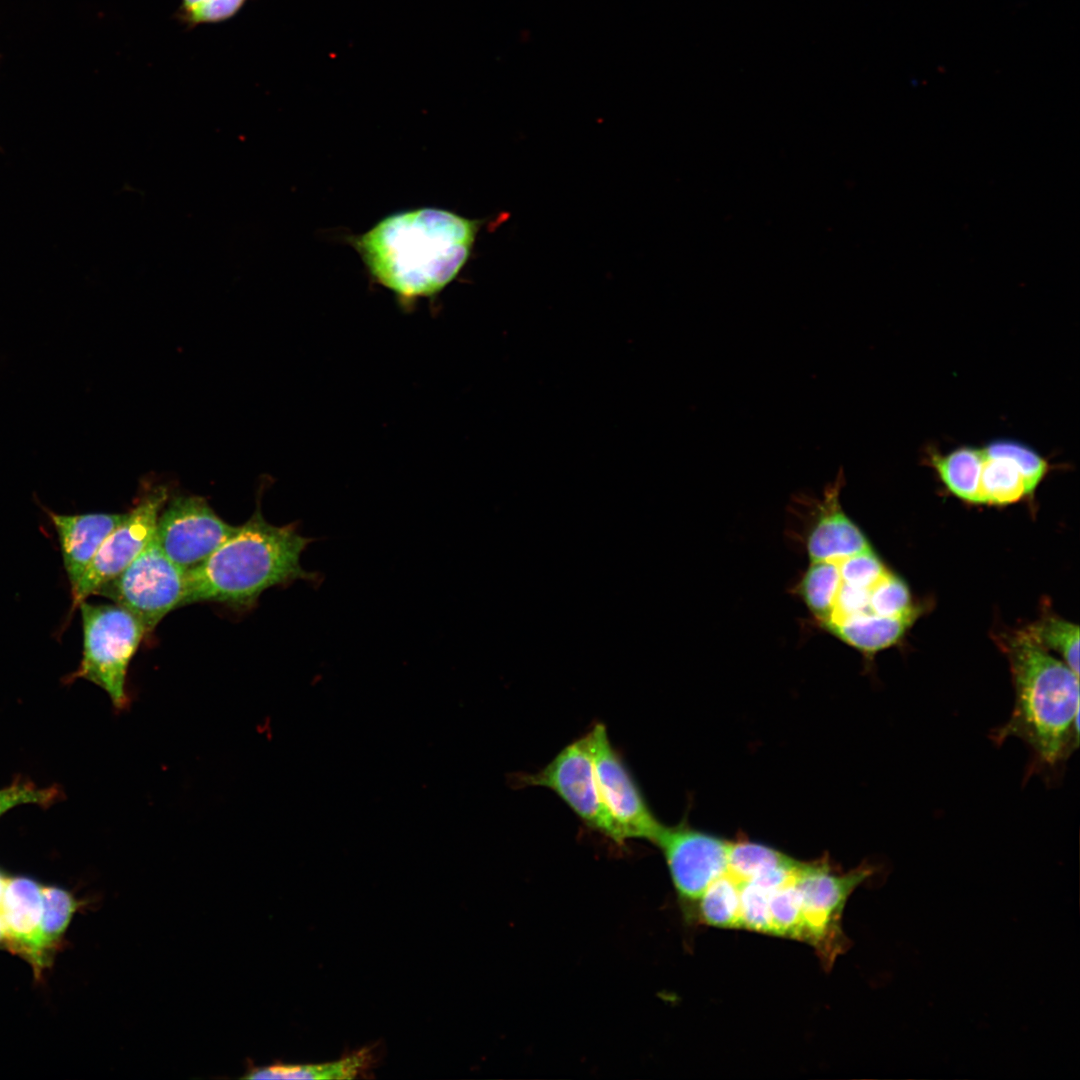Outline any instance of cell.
<instances>
[{
  "label": "cell",
  "instance_id": "cell-1",
  "mask_svg": "<svg viewBox=\"0 0 1080 1080\" xmlns=\"http://www.w3.org/2000/svg\"><path fill=\"white\" fill-rule=\"evenodd\" d=\"M481 221L439 208L398 212L351 238L373 278L404 299L441 291L469 259Z\"/></svg>",
  "mask_w": 1080,
  "mask_h": 1080
},
{
  "label": "cell",
  "instance_id": "cell-2",
  "mask_svg": "<svg viewBox=\"0 0 1080 1080\" xmlns=\"http://www.w3.org/2000/svg\"><path fill=\"white\" fill-rule=\"evenodd\" d=\"M317 540L302 535L296 522L269 523L258 507L231 538L187 570L182 606L217 602L248 607L271 587L298 580L320 586L323 575L300 563L301 554Z\"/></svg>",
  "mask_w": 1080,
  "mask_h": 1080
},
{
  "label": "cell",
  "instance_id": "cell-3",
  "mask_svg": "<svg viewBox=\"0 0 1080 1080\" xmlns=\"http://www.w3.org/2000/svg\"><path fill=\"white\" fill-rule=\"evenodd\" d=\"M1009 661L1015 702L997 742L1023 740L1035 760L1053 767L1066 760L1079 741V676L1038 644L1026 630L1000 640Z\"/></svg>",
  "mask_w": 1080,
  "mask_h": 1080
},
{
  "label": "cell",
  "instance_id": "cell-4",
  "mask_svg": "<svg viewBox=\"0 0 1080 1080\" xmlns=\"http://www.w3.org/2000/svg\"><path fill=\"white\" fill-rule=\"evenodd\" d=\"M83 629V656L69 679H85L106 691L114 708H129L127 690L130 662L146 632L140 621L117 604H95L86 600L78 606Z\"/></svg>",
  "mask_w": 1080,
  "mask_h": 1080
},
{
  "label": "cell",
  "instance_id": "cell-5",
  "mask_svg": "<svg viewBox=\"0 0 1080 1080\" xmlns=\"http://www.w3.org/2000/svg\"><path fill=\"white\" fill-rule=\"evenodd\" d=\"M186 572L162 551L153 536L128 567L94 595L128 610L149 635L168 613L182 607Z\"/></svg>",
  "mask_w": 1080,
  "mask_h": 1080
},
{
  "label": "cell",
  "instance_id": "cell-6",
  "mask_svg": "<svg viewBox=\"0 0 1080 1080\" xmlns=\"http://www.w3.org/2000/svg\"><path fill=\"white\" fill-rule=\"evenodd\" d=\"M874 873L862 865L849 872H836L826 861L799 864L795 882L801 897L805 925L804 941L829 966L845 947L840 921L849 895Z\"/></svg>",
  "mask_w": 1080,
  "mask_h": 1080
},
{
  "label": "cell",
  "instance_id": "cell-7",
  "mask_svg": "<svg viewBox=\"0 0 1080 1080\" xmlns=\"http://www.w3.org/2000/svg\"><path fill=\"white\" fill-rule=\"evenodd\" d=\"M519 783L552 790L587 827L617 845L625 843L600 794L586 734L566 745L544 768L520 776Z\"/></svg>",
  "mask_w": 1080,
  "mask_h": 1080
},
{
  "label": "cell",
  "instance_id": "cell-8",
  "mask_svg": "<svg viewBox=\"0 0 1080 1080\" xmlns=\"http://www.w3.org/2000/svg\"><path fill=\"white\" fill-rule=\"evenodd\" d=\"M168 498L169 490L164 485L143 489L124 520L104 540L77 584L71 588V610L117 577L145 549L154 536L159 513Z\"/></svg>",
  "mask_w": 1080,
  "mask_h": 1080
},
{
  "label": "cell",
  "instance_id": "cell-9",
  "mask_svg": "<svg viewBox=\"0 0 1080 1080\" xmlns=\"http://www.w3.org/2000/svg\"><path fill=\"white\" fill-rule=\"evenodd\" d=\"M239 526H233L198 495H179L159 513L154 539L162 551L184 570L206 560Z\"/></svg>",
  "mask_w": 1080,
  "mask_h": 1080
},
{
  "label": "cell",
  "instance_id": "cell-10",
  "mask_svg": "<svg viewBox=\"0 0 1080 1080\" xmlns=\"http://www.w3.org/2000/svg\"><path fill=\"white\" fill-rule=\"evenodd\" d=\"M602 799L623 839L655 842L663 828L634 780L607 729L595 724L586 733Z\"/></svg>",
  "mask_w": 1080,
  "mask_h": 1080
},
{
  "label": "cell",
  "instance_id": "cell-11",
  "mask_svg": "<svg viewBox=\"0 0 1080 1080\" xmlns=\"http://www.w3.org/2000/svg\"><path fill=\"white\" fill-rule=\"evenodd\" d=\"M662 851L679 896L697 900L726 872L730 842L687 824L663 826L654 842Z\"/></svg>",
  "mask_w": 1080,
  "mask_h": 1080
},
{
  "label": "cell",
  "instance_id": "cell-12",
  "mask_svg": "<svg viewBox=\"0 0 1080 1080\" xmlns=\"http://www.w3.org/2000/svg\"><path fill=\"white\" fill-rule=\"evenodd\" d=\"M981 448L979 504L1006 505L1031 496L1049 464L1036 451L1012 440H996Z\"/></svg>",
  "mask_w": 1080,
  "mask_h": 1080
},
{
  "label": "cell",
  "instance_id": "cell-13",
  "mask_svg": "<svg viewBox=\"0 0 1080 1080\" xmlns=\"http://www.w3.org/2000/svg\"><path fill=\"white\" fill-rule=\"evenodd\" d=\"M42 888L34 880L18 877L6 881L0 917L9 948L30 961L36 972L52 959L44 945L41 920Z\"/></svg>",
  "mask_w": 1080,
  "mask_h": 1080
},
{
  "label": "cell",
  "instance_id": "cell-14",
  "mask_svg": "<svg viewBox=\"0 0 1080 1080\" xmlns=\"http://www.w3.org/2000/svg\"><path fill=\"white\" fill-rule=\"evenodd\" d=\"M48 514L57 533L67 578L73 588L104 540L124 520L126 512Z\"/></svg>",
  "mask_w": 1080,
  "mask_h": 1080
},
{
  "label": "cell",
  "instance_id": "cell-15",
  "mask_svg": "<svg viewBox=\"0 0 1080 1080\" xmlns=\"http://www.w3.org/2000/svg\"><path fill=\"white\" fill-rule=\"evenodd\" d=\"M839 491L837 479L825 492L817 519L808 532L810 562L840 559L871 549L864 533L842 510Z\"/></svg>",
  "mask_w": 1080,
  "mask_h": 1080
},
{
  "label": "cell",
  "instance_id": "cell-16",
  "mask_svg": "<svg viewBox=\"0 0 1080 1080\" xmlns=\"http://www.w3.org/2000/svg\"><path fill=\"white\" fill-rule=\"evenodd\" d=\"M915 617V612L899 617L868 613L845 619L825 630L865 655H873L895 645Z\"/></svg>",
  "mask_w": 1080,
  "mask_h": 1080
},
{
  "label": "cell",
  "instance_id": "cell-17",
  "mask_svg": "<svg viewBox=\"0 0 1080 1080\" xmlns=\"http://www.w3.org/2000/svg\"><path fill=\"white\" fill-rule=\"evenodd\" d=\"M930 466L945 487L958 498L979 504V477L982 463L980 447L963 446L948 453L928 451Z\"/></svg>",
  "mask_w": 1080,
  "mask_h": 1080
},
{
  "label": "cell",
  "instance_id": "cell-18",
  "mask_svg": "<svg viewBox=\"0 0 1080 1080\" xmlns=\"http://www.w3.org/2000/svg\"><path fill=\"white\" fill-rule=\"evenodd\" d=\"M800 862L740 882V928L768 933L769 902L773 891L793 876Z\"/></svg>",
  "mask_w": 1080,
  "mask_h": 1080
},
{
  "label": "cell",
  "instance_id": "cell-19",
  "mask_svg": "<svg viewBox=\"0 0 1080 1080\" xmlns=\"http://www.w3.org/2000/svg\"><path fill=\"white\" fill-rule=\"evenodd\" d=\"M368 1051L361 1050L337 1061L298 1065L274 1064L253 1068L244 1076L247 1079H350L363 1072L369 1062Z\"/></svg>",
  "mask_w": 1080,
  "mask_h": 1080
},
{
  "label": "cell",
  "instance_id": "cell-20",
  "mask_svg": "<svg viewBox=\"0 0 1080 1080\" xmlns=\"http://www.w3.org/2000/svg\"><path fill=\"white\" fill-rule=\"evenodd\" d=\"M698 902L701 920L720 928H740V881L729 872L714 879Z\"/></svg>",
  "mask_w": 1080,
  "mask_h": 1080
},
{
  "label": "cell",
  "instance_id": "cell-21",
  "mask_svg": "<svg viewBox=\"0 0 1080 1080\" xmlns=\"http://www.w3.org/2000/svg\"><path fill=\"white\" fill-rule=\"evenodd\" d=\"M794 861L772 847L742 840L730 842L726 871L740 882H744L790 865Z\"/></svg>",
  "mask_w": 1080,
  "mask_h": 1080
},
{
  "label": "cell",
  "instance_id": "cell-22",
  "mask_svg": "<svg viewBox=\"0 0 1080 1080\" xmlns=\"http://www.w3.org/2000/svg\"><path fill=\"white\" fill-rule=\"evenodd\" d=\"M839 582L837 563L824 560L810 562L797 585V593L819 624L828 617Z\"/></svg>",
  "mask_w": 1080,
  "mask_h": 1080
},
{
  "label": "cell",
  "instance_id": "cell-23",
  "mask_svg": "<svg viewBox=\"0 0 1080 1080\" xmlns=\"http://www.w3.org/2000/svg\"><path fill=\"white\" fill-rule=\"evenodd\" d=\"M796 871L791 878L778 886L771 895L769 902V934L804 941L805 925L801 897L795 882Z\"/></svg>",
  "mask_w": 1080,
  "mask_h": 1080
},
{
  "label": "cell",
  "instance_id": "cell-24",
  "mask_svg": "<svg viewBox=\"0 0 1080 1080\" xmlns=\"http://www.w3.org/2000/svg\"><path fill=\"white\" fill-rule=\"evenodd\" d=\"M1026 631L1042 647L1056 651L1079 676V627L1055 616H1045Z\"/></svg>",
  "mask_w": 1080,
  "mask_h": 1080
},
{
  "label": "cell",
  "instance_id": "cell-25",
  "mask_svg": "<svg viewBox=\"0 0 1080 1080\" xmlns=\"http://www.w3.org/2000/svg\"><path fill=\"white\" fill-rule=\"evenodd\" d=\"M43 911L41 929L48 952L53 955L79 903L66 890L42 888Z\"/></svg>",
  "mask_w": 1080,
  "mask_h": 1080
},
{
  "label": "cell",
  "instance_id": "cell-26",
  "mask_svg": "<svg viewBox=\"0 0 1080 1080\" xmlns=\"http://www.w3.org/2000/svg\"><path fill=\"white\" fill-rule=\"evenodd\" d=\"M869 607L873 614L886 617L915 612L907 585L890 572L870 588Z\"/></svg>",
  "mask_w": 1080,
  "mask_h": 1080
},
{
  "label": "cell",
  "instance_id": "cell-27",
  "mask_svg": "<svg viewBox=\"0 0 1080 1080\" xmlns=\"http://www.w3.org/2000/svg\"><path fill=\"white\" fill-rule=\"evenodd\" d=\"M250 0H180L178 19L189 28L234 17Z\"/></svg>",
  "mask_w": 1080,
  "mask_h": 1080
},
{
  "label": "cell",
  "instance_id": "cell-28",
  "mask_svg": "<svg viewBox=\"0 0 1080 1080\" xmlns=\"http://www.w3.org/2000/svg\"><path fill=\"white\" fill-rule=\"evenodd\" d=\"M834 561L840 579L854 586L871 588L889 572L872 549Z\"/></svg>",
  "mask_w": 1080,
  "mask_h": 1080
},
{
  "label": "cell",
  "instance_id": "cell-29",
  "mask_svg": "<svg viewBox=\"0 0 1080 1080\" xmlns=\"http://www.w3.org/2000/svg\"><path fill=\"white\" fill-rule=\"evenodd\" d=\"M61 797L55 787L39 788L31 782L17 779L12 785L0 790V815L14 806L35 803L48 806Z\"/></svg>",
  "mask_w": 1080,
  "mask_h": 1080
},
{
  "label": "cell",
  "instance_id": "cell-30",
  "mask_svg": "<svg viewBox=\"0 0 1080 1080\" xmlns=\"http://www.w3.org/2000/svg\"><path fill=\"white\" fill-rule=\"evenodd\" d=\"M6 881L7 880L0 873V905H1V900H2V896H3ZM3 938H4V932H3V927H2L1 917H0V942L2 941Z\"/></svg>",
  "mask_w": 1080,
  "mask_h": 1080
}]
</instances>
